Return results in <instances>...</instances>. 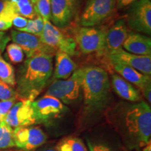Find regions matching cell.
<instances>
[{
    "label": "cell",
    "mask_w": 151,
    "mask_h": 151,
    "mask_svg": "<svg viewBox=\"0 0 151 151\" xmlns=\"http://www.w3.org/2000/svg\"><path fill=\"white\" fill-rule=\"evenodd\" d=\"M113 124L129 150H139L151 142V109L146 101L124 105L116 112Z\"/></svg>",
    "instance_id": "obj_1"
},
{
    "label": "cell",
    "mask_w": 151,
    "mask_h": 151,
    "mask_svg": "<svg viewBox=\"0 0 151 151\" xmlns=\"http://www.w3.org/2000/svg\"><path fill=\"white\" fill-rule=\"evenodd\" d=\"M53 55L42 54L27 58L17 74L16 92L18 99L33 101L52 76Z\"/></svg>",
    "instance_id": "obj_2"
},
{
    "label": "cell",
    "mask_w": 151,
    "mask_h": 151,
    "mask_svg": "<svg viewBox=\"0 0 151 151\" xmlns=\"http://www.w3.org/2000/svg\"><path fill=\"white\" fill-rule=\"evenodd\" d=\"M81 92L86 116L97 114L106 108L110 101V83L107 71L99 67L81 69Z\"/></svg>",
    "instance_id": "obj_3"
},
{
    "label": "cell",
    "mask_w": 151,
    "mask_h": 151,
    "mask_svg": "<svg viewBox=\"0 0 151 151\" xmlns=\"http://www.w3.org/2000/svg\"><path fill=\"white\" fill-rule=\"evenodd\" d=\"M35 124L50 126L62 118L69 111V108L59 99L45 94L32 102Z\"/></svg>",
    "instance_id": "obj_4"
},
{
    "label": "cell",
    "mask_w": 151,
    "mask_h": 151,
    "mask_svg": "<svg viewBox=\"0 0 151 151\" xmlns=\"http://www.w3.org/2000/svg\"><path fill=\"white\" fill-rule=\"evenodd\" d=\"M81 93V69H78L67 79L54 81L45 94L57 98L65 105H69L79 99Z\"/></svg>",
    "instance_id": "obj_5"
},
{
    "label": "cell",
    "mask_w": 151,
    "mask_h": 151,
    "mask_svg": "<svg viewBox=\"0 0 151 151\" xmlns=\"http://www.w3.org/2000/svg\"><path fill=\"white\" fill-rule=\"evenodd\" d=\"M107 31L97 27H81L76 32V44L83 54L101 53L106 50Z\"/></svg>",
    "instance_id": "obj_6"
},
{
    "label": "cell",
    "mask_w": 151,
    "mask_h": 151,
    "mask_svg": "<svg viewBox=\"0 0 151 151\" xmlns=\"http://www.w3.org/2000/svg\"><path fill=\"white\" fill-rule=\"evenodd\" d=\"M116 0H88L81 17L83 27H95L113 14Z\"/></svg>",
    "instance_id": "obj_7"
},
{
    "label": "cell",
    "mask_w": 151,
    "mask_h": 151,
    "mask_svg": "<svg viewBox=\"0 0 151 151\" xmlns=\"http://www.w3.org/2000/svg\"><path fill=\"white\" fill-rule=\"evenodd\" d=\"M44 26L40 39L44 44L55 51L60 50L73 56L76 54V44L75 40L65 34L60 28L53 25L49 20H43Z\"/></svg>",
    "instance_id": "obj_8"
},
{
    "label": "cell",
    "mask_w": 151,
    "mask_h": 151,
    "mask_svg": "<svg viewBox=\"0 0 151 151\" xmlns=\"http://www.w3.org/2000/svg\"><path fill=\"white\" fill-rule=\"evenodd\" d=\"M127 25L138 32L146 35L151 34V1L138 0L128 6Z\"/></svg>",
    "instance_id": "obj_9"
},
{
    "label": "cell",
    "mask_w": 151,
    "mask_h": 151,
    "mask_svg": "<svg viewBox=\"0 0 151 151\" xmlns=\"http://www.w3.org/2000/svg\"><path fill=\"white\" fill-rule=\"evenodd\" d=\"M15 146L24 151L37 150L47 141V135L37 126L17 127L14 129Z\"/></svg>",
    "instance_id": "obj_10"
},
{
    "label": "cell",
    "mask_w": 151,
    "mask_h": 151,
    "mask_svg": "<svg viewBox=\"0 0 151 151\" xmlns=\"http://www.w3.org/2000/svg\"><path fill=\"white\" fill-rule=\"evenodd\" d=\"M11 40L18 44L26 54L27 58L42 54H55L56 51L44 44L40 37L17 29L11 31Z\"/></svg>",
    "instance_id": "obj_11"
},
{
    "label": "cell",
    "mask_w": 151,
    "mask_h": 151,
    "mask_svg": "<svg viewBox=\"0 0 151 151\" xmlns=\"http://www.w3.org/2000/svg\"><path fill=\"white\" fill-rule=\"evenodd\" d=\"M32 102L29 100L17 101L6 113L2 121L14 129L35 124Z\"/></svg>",
    "instance_id": "obj_12"
},
{
    "label": "cell",
    "mask_w": 151,
    "mask_h": 151,
    "mask_svg": "<svg viewBox=\"0 0 151 151\" xmlns=\"http://www.w3.org/2000/svg\"><path fill=\"white\" fill-rule=\"evenodd\" d=\"M111 62H119L129 66L143 74L151 76V55H138L123 48L109 52Z\"/></svg>",
    "instance_id": "obj_13"
},
{
    "label": "cell",
    "mask_w": 151,
    "mask_h": 151,
    "mask_svg": "<svg viewBox=\"0 0 151 151\" xmlns=\"http://www.w3.org/2000/svg\"><path fill=\"white\" fill-rule=\"evenodd\" d=\"M116 72L122 78L139 88L140 92L151 85V77L136 70L129 66L119 62H111Z\"/></svg>",
    "instance_id": "obj_14"
},
{
    "label": "cell",
    "mask_w": 151,
    "mask_h": 151,
    "mask_svg": "<svg viewBox=\"0 0 151 151\" xmlns=\"http://www.w3.org/2000/svg\"><path fill=\"white\" fill-rule=\"evenodd\" d=\"M111 84L116 93L123 99L133 103L142 101L140 90L124 80L118 73H113L111 75Z\"/></svg>",
    "instance_id": "obj_15"
},
{
    "label": "cell",
    "mask_w": 151,
    "mask_h": 151,
    "mask_svg": "<svg viewBox=\"0 0 151 151\" xmlns=\"http://www.w3.org/2000/svg\"><path fill=\"white\" fill-rule=\"evenodd\" d=\"M129 31L124 20L120 19L107 31L106 37V50L107 52L122 48V45L127 38Z\"/></svg>",
    "instance_id": "obj_16"
},
{
    "label": "cell",
    "mask_w": 151,
    "mask_h": 151,
    "mask_svg": "<svg viewBox=\"0 0 151 151\" xmlns=\"http://www.w3.org/2000/svg\"><path fill=\"white\" fill-rule=\"evenodd\" d=\"M122 48L130 53L138 55H151V39L138 33H129Z\"/></svg>",
    "instance_id": "obj_17"
},
{
    "label": "cell",
    "mask_w": 151,
    "mask_h": 151,
    "mask_svg": "<svg viewBox=\"0 0 151 151\" xmlns=\"http://www.w3.org/2000/svg\"><path fill=\"white\" fill-rule=\"evenodd\" d=\"M73 14L74 13L65 0H51L50 20L55 27H67L70 23Z\"/></svg>",
    "instance_id": "obj_18"
},
{
    "label": "cell",
    "mask_w": 151,
    "mask_h": 151,
    "mask_svg": "<svg viewBox=\"0 0 151 151\" xmlns=\"http://www.w3.org/2000/svg\"><path fill=\"white\" fill-rule=\"evenodd\" d=\"M76 64L71 59V56L60 50L56 51L53 73L54 79H67L76 70Z\"/></svg>",
    "instance_id": "obj_19"
},
{
    "label": "cell",
    "mask_w": 151,
    "mask_h": 151,
    "mask_svg": "<svg viewBox=\"0 0 151 151\" xmlns=\"http://www.w3.org/2000/svg\"><path fill=\"white\" fill-rule=\"evenodd\" d=\"M10 4L15 13L18 16L31 20L37 18L35 4L31 0H7Z\"/></svg>",
    "instance_id": "obj_20"
},
{
    "label": "cell",
    "mask_w": 151,
    "mask_h": 151,
    "mask_svg": "<svg viewBox=\"0 0 151 151\" xmlns=\"http://www.w3.org/2000/svg\"><path fill=\"white\" fill-rule=\"evenodd\" d=\"M55 147L58 151H88L84 141L73 136L63 138Z\"/></svg>",
    "instance_id": "obj_21"
},
{
    "label": "cell",
    "mask_w": 151,
    "mask_h": 151,
    "mask_svg": "<svg viewBox=\"0 0 151 151\" xmlns=\"http://www.w3.org/2000/svg\"><path fill=\"white\" fill-rule=\"evenodd\" d=\"M0 80L8 84L12 88L16 86V73L13 66L7 62L1 57L0 52Z\"/></svg>",
    "instance_id": "obj_22"
},
{
    "label": "cell",
    "mask_w": 151,
    "mask_h": 151,
    "mask_svg": "<svg viewBox=\"0 0 151 151\" xmlns=\"http://www.w3.org/2000/svg\"><path fill=\"white\" fill-rule=\"evenodd\" d=\"M15 147L14 129L4 121L0 122V151Z\"/></svg>",
    "instance_id": "obj_23"
},
{
    "label": "cell",
    "mask_w": 151,
    "mask_h": 151,
    "mask_svg": "<svg viewBox=\"0 0 151 151\" xmlns=\"http://www.w3.org/2000/svg\"><path fill=\"white\" fill-rule=\"evenodd\" d=\"M43 26H44V22L41 17L37 16V18L28 20L27 25L22 29H18V31L23 32L31 35L37 36L40 37L43 29Z\"/></svg>",
    "instance_id": "obj_24"
},
{
    "label": "cell",
    "mask_w": 151,
    "mask_h": 151,
    "mask_svg": "<svg viewBox=\"0 0 151 151\" xmlns=\"http://www.w3.org/2000/svg\"><path fill=\"white\" fill-rule=\"evenodd\" d=\"M6 54L9 60L13 64H19L23 62L24 52L18 44L12 43L6 47Z\"/></svg>",
    "instance_id": "obj_25"
},
{
    "label": "cell",
    "mask_w": 151,
    "mask_h": 151,
    "mask_svg": "<svg viewBox=\"0 0 151 151\" xmlns=\"http://www.w3.org/2000/svg\"><path fill=\"white\" fill-rule=\"evenodd\" d=\"M50 3L51 0H37L35 7L38 16L41 17L43 20L50 19Z\"/></svg>",
    "instance_id": "obj_26"
},
{
    "label": "cell",
    "mask_w": 151,
    "mask_h": 151,
    "mask_svg": "<svg viewBox=\"0 0 151 151\" xmlns=\"http://www.w3.org/2000/svg\"><path fill=\"white\" fill-rule=\"evenodd\" d=\"M16 15L7 0H0V18L7 22H12Z\"/></svg>",
    "instance_id": "obj_27"
},
{
    "label": "cell",
    "mask_w": 151,
    "mask_h": 151,
    "mask_svg": "<svg viewBox=\"0 0 151 151\" xmlns=\"http://www.w3.org/2000/svg\"><path fill=\"white\" fill-rule=\"evenodd\" d=\"M12 99H18V94L12 87L0 80V101H7Z\"/></svg>",
    "instance_id": "obj_28"
},
{
    "label": "cell",
    "mask_w": 151,
    "mask_h": 151,
    "mask_svg": "<svg viewBox=\"0 0 151 151\" xmlns=\"http://www.w3.org/2000/svg\"><path fill=\"white\" fill-rule=\"evenodd\" d=\"M86 145L88 151H117L107 143L89 138H86Z\"/></svg>",
    "instance_id": "obj_29"
},
{
    "label": "cell",
    "mask_w": 151,
    "mask_h": 151,
    "mask_svg": "<svg viewBox=\"0 0 151 151\" xmlns=\"http://www.w3.org/2000/svg\"><path fill=\"white\" fill-rule=\"evenodd\" d=\"M18 99H12L7 101H0V116L1 118V121L4 118L6 113L9 112L13 105L16 102Z\"/></svg>",
    "instance_id": "obj_30"
},
{
    "label": "cell",
    "mask_w": 151,
    "mask_h": 151,
    "mask_svg": "<svg viewBox=\"0 0 151 151\" xmlns=\"http://www.w3.org/2000/svg\"><path fill=\"white\" fill-rule=\"evenodd\" d=\"M28 19L24 18V17L16 15L12 20V25H14L17 30L22 29L27 25Z\"/></svg>",
    "instance_id": "obj_31"
},
{
    "label": "cell",
    "mask_w": 151,
    "mask_h": 151,
    "mask_svg": "<svg viewBox=\"0 0 151 151\" xmlns=\"http://www.w3.org/2000/svg\"><path fill=\"white\" fill-rule=\"evenodd\" d=\"M11 41V37L5 32H0V52H2Z\"/></svg>",
    "instance_id": "obj_32"
},
{
    "label": "cell",
    "mask_w": 151,
    "mask_h": 151,
    "mask_svg": "<svg viewBox=\"0 0 151 151\" xmlns=\"http://www.w3.org/2000/svg\"><path fill=\"white\" fill-rule=\"evenodd\" d=\"M137 1L138 0H116V8L118 9H123Z\"/></svg>",
    "instance_id": "obj_33"
},
{
    "label": "cell",
    "mask_w": 151,
    "mask_h": 151,
    "mask_svg": "<svg viewBox=\"0 0 151 151\" xmlns=\"http://www.w3.org/2000/svg\"><path fill=\"white\" fill-rule=\"evenodd\" d=\"M12 27V22H7L0 18V32L6 31Z\"/></svg>",
    "instance_id": "obj_34"
},
{
    "label": "cell",
    "mask_w": 151,
    "mask_h": 151,
    "mask_svg": "<svg viewBox=\"0 0 151 151\" xmlns=\"http://www.w3.org/2000/svg\"><path fill=\"white\" fill-rule=\"evenodd\" d=\"M65 1H67L68 4L70 6V8L73 11V12L75 13L76 11L77 6L78 5L79 0H65Z\"/></svg>",
    "instance_id": "obj_35"
},
{
    "label": "cell",
    "mask_w": 151,
    "mask_h": 151,
    "mask_svg": "<svg viewBox=\"0 0 151 151\" xmlns=\"http://www.w3.org/2000/svg\"><path fill=\"white\" fill-rule=\"evenodd\" d=\"M34 151H58L56 150L55 147H47L42 149H39V150H35Z\"/></svg>",
    "instance_id": "obj_36"
},
{
    "label": "cell",
    "mask_w": 151,
    "mask_h": 151,
    "mask_svg": "<svg viewBox=\"0 0 151 151\" xmlns=\"http://www.w3.org/2000/svg\"><path fill=\"white\" fill-rule=\"evenodd\" d=\"M141 151H151V142L149 143L148 145H146V146L143 147L141 149Z\"/></svg>",
    "instance_id": "obj_37"
},
{
    "label": "cell",
    "mask_w": 151,
    "mask_h": 151,
    "mask_svg": "<svg viewBox=\"0 0 151 151\" xmlns=\"http://www.w3.org/2000/svg\"><path fill=\"white\" fill-rule=\"evenodd\" d=\"M31 1H32V3L34 4H35V3L37 2V0H31Z\"/></svg>",
    "instance_id": "obj_38"
},
{
    "label": "cell",
    "mask_w": 151,
    "mask_h": 151,
    "mask_svg": "<svg viewBox=\"0 0 151 151\" xmlns=\"http://www.w3.org/2000/svg\"><path fill=\"white\" fill-rule=\"evenodd\" d=\"M1 121V116H0V122Z\"/></svg>",
    "instance_id": "obj_39"
},
{
    "label": "cell",
    "mask_w": 151,
    "mask_h": 151,
    "mask_svg": "<svg viewBox=\"0 0 151 151\" xmlns=\"http://www.w3.org/2000/svg\"><path fill=\"white\" fill-rule=\"evenodd\" d=\"M2 151H11V150H2Z\"/></svg>",
    "instance_id": "obj_40"
}]
</instances>
